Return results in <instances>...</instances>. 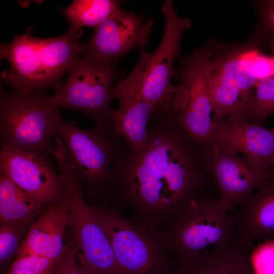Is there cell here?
I'll list each match as a JSON object with an SVG mask.
<instances>
[{
  "mask_svg": "<svg viewBox=\"0 0 274 274\" xmlns=\"http://www.w3.org/2000/svg\"><path fill=\"white\" fill-rule=\"evenodd\" d=\"M161 11L164 19L162 40L152 53L140 50L139 59L129 74L112 88L113 99L140 98L155 109L154 114L168 113L178 90L172 83L173 64L180 52V42L191 25L188 18L180 17L173 3L166 0Z\"/></svg>",
  "mask_w": 274,
  "mask_h": 274,
  "instance_id": "obj_4",
  "label": "cell"
},
{
  "mask_svg": "<svg viewBox=\"0 0 274 274\" xmlns=\"http://www.w3.org/2000/svg\"><path fill=\"white\" fill-rule=\"evenodd\" d=\"M57 134L65 149L67 165L87 196L102 199L111 167L125 141L115 133L109 118L85 129L58 114Z\"/></svg>",
  "mask_w": 274,
  "mask_h": 274,
  "instance_id": "obj_6",
  "label": "cell"
},
{
  "mask_svg": "<svg viewBox=\"0 0 274 274\" xmlns=\"http://www.w3.org/2000/svg\"><path fill=\"white\" fill-rule=\"evenodd\" d=\"M256 10L258 22L249 38L262 50L269 49L274 58V0L252 2Z\"/></svg>",
  "mask_w": 274,
  "mask_h": 274,
  "instance_id": "obj_22",
  "label": "cell"
},
{
  "mask_svg": "<svg viewBox=\"0 0 274 274\" xmlns=\"http://www.w3.org/2000/svg\"><path fill=\"white\" fill-rule=\"evenodd\" d=\"M120 4L115 0H75L63 13L71 24L70 28L95 29L120 9Z\"/></svg>",
  "mask_w": 274,
  "mask_h": 274,
  "instance_id": "obj_21",
  "label": "cell"
},
{
  "mask_svg": "<svg viewBox=\"0 0 274 274\" xmlns=\"http://www.w3.org/2000/svg\"><path fill=\"white\" fill-rule=\"evenodd\" d=\"M92 208L110 242L121 274H165L173 261L155 234L114 208Z\"/></svg>",
  "mask_w": 274,
  "mask_h": 274,
  "instance_id": "obj_9",
  "label": "cell"
},
{
  "mask_svg": "<svg viewBox=\"0 0 274 274\" xmlns=\"http://www.w3.org/2000/svg\"><path fill=\"white\" fill-rule=\"evenodd\" d=\"M253 247L235 237L191 261L174 265L168 274H255Z\"/></svg>",
  "mask_w": 274,
  "mask_h": 274,
  "instance_id": "obj_17",
  "label": "cell"
},
{
  "mask_svg": "<svg viewBox=\"0 0 274 274\" xmlns=\"http://www.w3.org/2000/svg\"><path fill=\"white\" fill-rule=\"evenodd\" d=\"M219 136L242 154L274 168V128L225 118Z\"/></svg>",
  "mask_w": 274,
  "mask_h": 274,
  "instance_id": "obj_18",
  "label": "cell"
},
{
  "mask_svg": "<svg viewBox=\"0 0 274 274\" xmlns=\"http://www.w3.org/2000/svg\"><path fill=\"white\" fill-rule=\"evenodd\" d=\"M33 222H1L0 263L2 268L15 258Z\"/></svg>",
  "mask_w": 274,
  "mask_h": 274,
  "instance_id": "obj_23",
  "label": "cell"
},
{
  "mask_svg": "<svg viewBox=\"0 0 274 274\" xmlns=\"http://www.w3.org/2000/svg\"><path fill=\"white\" fill-rule=\"evenodd\" d=\"M83 33L82 29L70 28L65 35L48 39L26 33L1 44V59L9 64L2 73V81L21 93L60 86L63 75L82 55L78 39Z\"/></svg>",
  "mask_w": 274,
  "mask_h": 274,
  "instance_id": "obj_2",
  "label": "cell"
},
{
  "mask_svg": "<svg viewBox=\"0 0 274 274\" xmlns=\"http://www.w3.org/2000/svg\"><path fill=\"white\" fill-rule=\"evenodd\" d=\"M236 235L231 212L211 196L193 202L158 233L174 263L191 261Z\"/></svg>",
  "mask_w": 274,
  "mask_h": 274,
  "instance_id": "obj_7",
  "label": "cell"
},
{
  "mask_svg": "<svg viewBox=\"0 0 274 274\" xmlns=\"http://www.w3.org/2000/svg\"><path fill=\"white\" fill-rule=\"evenodd\" d=\"M251 261L255 274H274V241L256 246Z\"/></svg>",
  "mask_w": 274,
  "mask_h": 274,
  "instance_id": "obj_26",
  "label": "cell"
},
{
  "mask_svg": "<svg viewBox=\"0 0 274 274\" xmlns=\"http://www.w3.org/2000/svg\"><path fill=\"white\" fill-rule=\"evenodd\" d=\"M231 213L237 235L254 247L274 241V170Z\"/></svg>",
  "mask_w": 274,
  "mask_h": 274,
  "instance_id": "obj_16",
  "label": "cell"
},
{
  "mask_svg": "<svg viewBox=\"0 0 274 274\" xmlns=\"http://www.w3.org/2000/svg\"><path fill=\"white\" fill-rule=\"evenodd\" d=\"M153 24L152 18L120 9L94 29L81 55L116 63L135 48L145 49Z\"/></svg>",
  "mask_w": 274,
  "mask_h": 274,
  "instance_id": "obj_14",
  "label": "cell"
},
{
  "mask_svg": "<svg viewBox=\"0 0 274 274\" xmlns=\"http://www.w3.org/2000/svg\"><path fill=\"white\" fill-rule=\"evenodd\" d=\"M66 182L69 206L68 240L87 274H121L108 237L91 206L86 201L83 189L65 161L58 166Z\"/></svg>",
  "mask_w": 274,
  "mask_h": 274,
  "instance_id": "obj_10",
  "label": "cell"
},
{
  "mask_svg": "<svg viewBox=\"0 0 274 274\" xmlns=\"http://www.w3.org/2000/svg\"><path fill=\"white\" fill-rule=\"evenodd\" d=\"M273 114L274 72L270 77L259 82L256 86L246 121L260 124Z\"/></svg>",
  "mask_w": 274,
  "mask_h": 274,
  "instance_id": "obj_24",
  "label": "cell"
},
{
  "mask_svg": "<svg viewBox=\"0 0 274 274\" xmlns=\"http://www.w3.org/2000/svg\"><path fill=\"white\" fill-rule=\"evenodd\" d=\"M224 45L209 39L190 55L181 57L173 74L179 83L169 113L204 148L219 136L224 120L215 113L207 82L209 65Z\"/></svg>",
  "mask_w": 274,
  "mask_h": 274,
  "instance_id": "obj_5",
  "label": "cell"
},
{
  "mask_svg": "<svg viewBox=\"0 0 274 274\" xmlns=\"http://www.w3.org/2000/svg\"><path fill=\"white\" fill-rule=\"evenodd\" d=\"M116 63L81 55L68 70L67 80L52 96L57 107L80 111L98 123L109 119Z\"/></svg>",
  "mask_w": 274,
  "mask_h": 274,
  "instance_id": "obj_11",
  "label": "cell"
},
{
  "mask_svg": "<svg viewBox=\"0 0 274 274\" xmlns=\"http://www.w3.org/2000/svg\"><path fill=\"white\" fill-rule=\"evenodd\" d=\"M112 108L109 118L115 134L124 140L134 152L143 150L148 140V125L155 108L140 98L118 102Z\"/></svg>",
  "mask_w": 274,
  "mask_h": 274,
  "instance_id": "obj_19",
  "label": "cell"
},
{
  "mask_svg": "<svg viewBox=\"0 0 274 274\" xmlns=\"http://www.w3.org/2000/svg\"><path fill=\"white\" fill-rule=\"evenodd\" d=\"M204 149L219 200L229 212L273 174L274 168L242 154L220 136Z\"/></svg>",
  "mask_w": 274,
  "mask_h": 274,
  "instance_id": "obj_12",
  "label": "cell"
},
{
  "mask_svg": "<svg viewBox=\"0 0 274 274\" xmlns=\"http://www.w3.org/2000/svg\"><path fill=\"white\" fill-rule=\"evenodd\" d=\"M273 72L274 58L250 38L225 45L213 58L207 72L209 93L217 117L246 121L256 86Z\"/></svg>",
  "mask_w": 274,
  "mask_h": 274,
  "instance_id": "obj_3",
  "label": "cell"
},
{
  "mask_svg": "<svg viewBox=\"0 0 274 274\" xmlns=\"http://www.w3.org/2000/svg\"><path fill=\"white\" fill-rule=\"evenodd\" d=\"M45 206L6 176L0 175V221L34 222Z\"/></svg>",
  "mask_w": 274,
  "mask_h": 274,
  "instance_id": "obj_20",
  "label": "cell"
},
{
  "mask_svg": "<svg viewBox=\"0 0 274 274\" xmlns=\"http://www.w3.org/2000/svg\"><path fill=\"white\" fill-rule=\"evenodd\" d=\"M68 214L65 191L58 200L47 207L35 219L17 256L36 255L58 261L67 245Z\"/></svg>",
  "mask_w": 274,
  "mask_h": 274,
  "instance_id": "obj_15",
  "label": "cell"
},
{
  "mask_svg": "<svg viewBox=\"0 0 274 274\" xmlns=\"http://www.w3.org/2000/svg\"><path fill=\"white\" fill-rule=\"evenodd\" d=\"M59 114L44 91L1 90L0 142L52 159Z\"/></svg>",
  "mask_w": 274,
  "mask_h": 274,
  "instance_id": "obj_8",
  "label": "cell"
},
{
  "mask_svg": "<svg viewBox=\"0 0 274 274\" xmlns=\"http://www.w3.org/2000/svg\"><path fill=\"white\" fill-rule=\"evenodd\" d=\"M142 151L126 143L114 161L106 195L113 208L157 234L193 202L219 198L203 147L168 113L154 114Z\"/></svg>",
  "mask_w": 274,
  "mask_h": 274,
  "instance_id": "obj_1",
  "label": "cell"
},
{
  "mask_svg": "<svg viewBox=\"0 0 274 274\" xmlns=\"http://www.w3.org/2000/svg\"><path fill=\"white\" fill-rule=\"evenodd\" d=\"M54 274H87L82 267L74 249L67 238L66 248L57 264Z\"/></svg>",
  "mask_w": 274,
  "mask_h": 274,
  "instance_id": "obj_27",
  "label": "cell"
},
{
  "mask_svg": "<svg viewBox=\"0 0 274 274\" xmlns=\"http://www.w3.org/2000/svg\"><path fill=\"white\" fill-rule=\"evenodd\" d=\"M58 261L36 255L17 256L4 274H54Z\"/></svg>",
  "mask_w": 274,
  "mask_h": 274,
  "instance_id": "obj_25",
  "label": "cell"
},
{
  "mask_svg": "<svg viewBox=\"0 0 274 274\" xmlns=\"http://www.w3.org/2000/svg\"><path fill=\"white\" fill-rule=\"evenodd\" d=\"M1 147V174L45 207L63 196L65 180L55 170L52 159L6 145Z\"/></svg>",
  "mask_w": 274,
  "mask_h": 274,
  "instance_id": "obj_13",
  "label": "cell"
}]
</instances>
